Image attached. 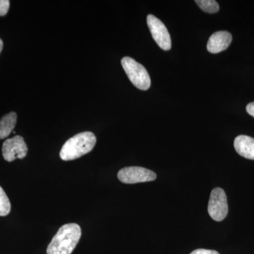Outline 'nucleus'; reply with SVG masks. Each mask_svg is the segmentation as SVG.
I'll return each instance as SVG.
<instances>
[{"label":"nucleus","mask_w":254,"mask_h":254,"mask_svg":"<svg viewBox=\"0 0 254 254\" xmlns=\"http://www.w3.org/2000/svg\"><path fill=\"white\" fill-rule=\"evenodd\" d=\"M81 237L78 224H66L60 227L47 249V254H71Z\"/></svg>","instance_id":"f257e3e1"},{"label":"nucleus","mask_w":254,"mask_h":254,"mask_svg":"<svg viewBox=\"0 0 254 254\" xmlns=\"http://www.w3.org/2000/svg\"><path fill=\"white\" fill-rule=\"evenodd\" d=\"M96 141V137L91 131L78 133L65 142L60 150V158L69 161L81 158L93 149Z\"/></svg>","instance_id":"f03ea898"},{"label":"nucleus","mask_w":254,"mask_h":254,"mask_svg":"<svg viewBox=\"0 0 254 254\" xmlns=\"http://www.w3.org/2000/svg\"><path fill=\"white\" fill-rule=\"evenodd\" d=\"M122 65L128 79L138 89L146 91L150 87V78L144 66L129 57H125L121 61Z\"/></svg>","instance_id":"7ed1b4c3"},{"label":"nucleus","mask_w":254,"mask_h":254,"mask_svg":"<svg viewBox=\"0 0 254 254\" xmlns=\"http://www.w3.org/2000/svg\"><path fill=\"white\" fill-rule=\"evenodd\" d=\"M208 211L210 216L215 221L220 222L226 218L228 213V204L225 190L220 188H215L212 190Z\"/></svg>","instance_id":"20e7f679"},{"label":"nucleus","mask_w":254,"mask_h":254,"mask_svg":"<svg viewBox=\"0 0 254 254\" xmlns=\"http://www.w3.org/2000/svg\"><path fill=\"white\" fill-rule=\"evenodd\" d=\"M120 182L125 184H136L154 181L157 175L154 172L141 167H127L118 173Z\"/></svg>","instance_id":"39448f33"},{"label":"nucleus","mask_w":254,"mask_h":254,"mask_svg":"<svg viewBox=\"0 0 254 254\" xmlns=\"http://www.w3.org/2000/svg\"><path fill=\"white\" fill-rule=\"evenodd\" d=\"M147 24L149 28L152 37L158 46L161 49L166 51L171 49V38L165 24L152 14L147 16Z\"/></svg>","instance_id":"423d86ee"},{"label":"nucleus","mask_w":254,"mask_h":254,"mask_svg":"<svg viewBox=\"0 0 254 254\" xmlns=\"http://www.w3.org/2000/svg\"><path fill=\"white\" fill-rule=\"evenodd\" d=\"M27 153L28 146L22 136H15L3 143L2 155L7 162L14 161L16 158H24Z\"/></svg>","instance_id":"0eeeda50"},{"label":"nucleus","mask_w":254,"mask_h":254,"mask_svg":"<svg viewBox=\"0 0 254 254\" xmlns=\"http://www.w3.org/2000/svg\"><path fill=\"white\" fill-rule=\"evenodd\" d=\"M232 36L229 32L222 31L214 33L209 38L207 50L212 54H218L219 53L227 50L231 44Z\"/></svg>","instance_id":"6e6552de"},{"label":"nucleus","mask_w":254,"mask_h":254,"mask_svg":"<svg viewBox=\"0 0 254 254\" xmlns=\"http://www.w3.org/2000/svg\"><path fill=\"white\" fill-rule=\"evenodd\" d=\"M234 146L239 155L254 160V138L246 135H240L234 141Z\"/></svg>","instance_id":"1a4fd4ad"},{"label":"nucleus","mask_w":254,"mask_h":254,"mask_svg":"<svg viewBox=\"0 0 254 254\" xmlns=\"http://www.w3.org/2000/svg\"><path fill=\"white\" fill-rule=\"evenodd\" d=\"M16 121L17 115L14 112L4 115L0 120V139H4L9 136L16 126Z\"/></svg>","instance_id":"9d476101"},{"label":"nucleus","mask_w":254,"mask_h":254,"mask_svg":"<svg viewBox=\"0 0 254 254\" xmlns=\"http://www.w3.org/2000/svg\"><path fill=\"white\" fill-rule=\"evenodd\" d=\"M196 4L205 12L214 14L220 9L218 3L215 0H195Z\"/></svg>","instance_id":"9b49d317"},{"label":"nucleus","mask_w":254,"mask_h":254,"mask_svg":"<svg viewBox=\"0 0 254 254\" xmlns=\"http://www.w3.org/2000/svg\"><path fill=\"white\" fill-rule=\"evenodd\" d=\"M11 211V203L3 189L0 187V216H6Z\"/></svg>","instance_id":"f8f14e48"},{"label":"nucleus","mask_w":254,"mask_h":254,"mask_svg":"<svg viewBox=\"0 0 254 254\" xmlns=\"http://www.w3.org/2000/svg\"><path fill=\"white\" fill-rule=\"evenodd\" d=\"M10 6L9 0H0V16H5L7 14Z\"/></svg>","instance_id":"ddd939ff"},{"label":"nucleus","mask_w":254,"mask_h":254,"mask_svg":"<svg viewBox=\"0 0 254 254\" xmlns=\"http://www.w3.org/2000/svg\"><path fill=\"white\" fill-rule=\"evenodd\" d=\"M190 254H220L216 251L204 250V249H198L192 252Z\"/></svg>","instance_id":"4468645a"},{"label":"nucleus","mask_w":254,"mask_h":254,"mask_svg":"<svg viewBox=\"0 0 254 254\" xmlns=\"http://www.w3.org/2000/svg\"><path fill=\"white\" fill-rule=\"evenodd\" d=\"M247 112L251 116L254 117V102L251 103L250 104L247 105Z\"/></svg>","instance_id":"2eb2a0df"},{"label":"nucleus","mask_w":254,"mask_h":254,"mask_svg":"<svg viewBox=\"0 0 254 254\" xmlns=\"http://www.w3.org/2000/svg\"><path fill=\"white\" fill-rule=\"evenodd\" d=\"M3 49V41L0 38V53H1V50Z\"/></svg>","instance_id":"dca6fc26"}]
</instances>
